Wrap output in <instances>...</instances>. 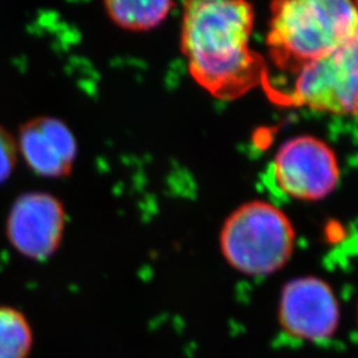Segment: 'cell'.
<instances>
[{
  "label": "cell",
  "mask_w": 358,
  "mask_h": 358,
  "mask_svg": "<svg viewBox=\"0 0 358 358\" xmlns=\"http://www.w3.org/2000/svg\"><path fill=\"white\" fill-rule=\"evenodd\" d=\"M254 22V10L245 1L185 4L180 50L192 78L217 99L239 97L262 81L264 66L250 45Z\"/></svg>",
  "instance_id": "obj_1"
},
{
  "label": "cell",
  "mask_w": 358,
  "mask_h": 358,
  "mask_svg": "<svg viewBox=\"0 0 358 358\" xmlns=\"http://www.w3.org/2000/svg\"><path fill=\"white\" fill-rule=\"evenodd\" d=\"M357 32L358 1L284 0L271 7L267 43L278 64L296 71Z\"/></svg>",
  "instance_id": "obj_2"
},
{
  "label": "cell",
  "mask_w": 358,
  "mask_h": 358,
  "mask_svg": "<svg viewBox=\"0 0 358 358\" xmlns=\"http://www.w3.org/2000/svg\"><path fill=\"white\" fill-rule=\"evenodd\" d=\"M294 226L279 207L252 201L238 207L220 231V251L232 268L245 276H268L289 262Z\"/></svg>",
  "instance_id": "obj_3"
},
{
  "label": "cell",
  "mask_w": 358,
  "mask_h": 358,
  "mask_svg": "<svg viewBox=\"0 0 358 358\" xmlns=\"http://www.w3.org/2000/svg\"><path fill=\"white\" fill-rule=\"evenodd\" d=\"M289 103L333 115H358V32L327 56L296 69Z\"/></svg>",
  "instance_id": "obj_4"
},
{
  "label": "cell",
  "mask_w": 358,
  "mask_h": 358,
  "mask_svg": "<svg viewBox=\"0 0 358 358\" xmlns=\"http://www.w3.org/2000/svg\"><path fill=\"white\" fill-rule=\"evenodd\" d=\"M272 174L278 187L299 201H321L340 182V166L332 148L313 136H296L275 154Z\"/></svg>",
  "instance_id": "obj_5"
},
{
  "label": "cell",
  "mask_w": 358,
  "mask_h": 358,
  "mask_svg": "<svg viewBox=\"0 0 358 358\" xmlns=\"http://www.w3.org/2000/svg\"><path fill=\"white\" fill-rule=\"evenodd\" d=\"M278 320L291 338L322 344L340 328V303L329 282L319 276H299L282 287Z\"/></svg>",
  "instance_id": "obj_6"
},
{
  "label": "cell",
  "mask_w": 358,
  "mask_h": 358,
  "mask_svg": "<svg viewBox=\"0 0 358 358\" xmlns=\"http://www.w3.org/2000/svg\"><path fill=\"white\" fill-rule=\"evenodd\" d=\"M66 211L63 202L47 192H28L15 199L6 219L7 241L20 255L43 262L63 243Z\"/></svg>",
  "instance_id": "obj_7"
},
{
  "label": "cell",
  "mask_w": 358,
  "mask_h": 358,
  "mask_svg": "<svg viewBox=\"0 0 358 358\" xmlns=\"http://www.w3.org/2000/svg\"><path fill=\"white\" fill-rule=\"evenodd\" d=\"M17 152L27 166L44 178L68 177L76 162L77 141L73 131L56 117H35L17 133Z\"/></svg>",
  "instance_id": "obj_8"
},
{
  "label": "cell",
  "mask_w": 358,
  "mask_h": 358,
  "mask_svg": "<svg viewBox=\"0 0 358 358\" xmlns=\"http://www.w3.org/2000/svg\"><path fill=\"white\" fill-rule=\"evenodd\" d=\"M176 4L169 0H108L103 11L115 26L130 32H146L161 26Z\"/></svg>",
  "instance_id": "obj_9"
},
{
  "label": "cell",
  "mask_w": 358,
  "mask_h": 358,
  "mask_svg": "<svg viewBox=\"0 0 358 358\" xmlns=\"http://www.w3.org/2000/svg\"><path fill=\"white\" fill-rule=\"evenodd\" d=\"M34 332L26 316L16 308L0 306V358H28Z\"/></svg>",
  "instance_id": "obj_10"
},
{
  "label": "cell",
  "mask_w": 358,
  "mask_h": 358,
  "mask_svg": "<svg viewBox=\"0 0 358 358\" xmlns=\"http://www.w3.org/2000/svg\"><path fill=\"white\" fill-rule=\"evenodd\" d=\"M17 158L16 138L7 129L0 127V183L11 177Z\"/></svg>",
  "instance_id": "obj_11"
},
{
  "label": "cell",
  "mask_w": 358,
  "mask_h": 358,
  "mask_svg": "<svg viewBox=\"0 0 358 358\" xmlns=\"http://www.w3.org/2000/svg\"><path fill=\"white\" fill-rule=\"evenodd\" d=\"M357 324H358V308H357Z\"/></svg>",
  "instance_id": "obj_12"
}]
</instances>
